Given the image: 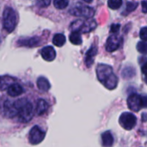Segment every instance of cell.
<instances>
[{"instance_id": "obj_1", "label": "cell", "mask_w": 147, "mask_h": 147, "mask_svg": "<svg viewBox=\"0 0 147 147\" xmlns=\"http://www.w3.org/2000/svg\"><path fill=\"white\" fill-rule=\"evenodd\" d=\"M96 75L98 80L108 90H115L117 87L118 78L114 73L113 69L110 65L105 64L98 65L96 68Z\"/></svg>"}, {"instance_id": "obj_2", "label": "cell", "mask_w": 147, "mask_h": 147, "mask_svg": "<svg viewBox=\"0 0 147 147\" xmlns=\"http://www.w3.org/2000/svg\"><path fill=\"white\" fill-rule=\"evenodd\" d=\"M15 102V106L17 110V117L22 122L29 121L34 115L33 104L26 98L19 99Z\"/></svg>"}, {"instance_id": "obj_3", "label": "cell", "mask_w": 147, "mask_h": 147, "mask_svg": "<svg viewBox=\"0 0 147 147\" xmlns=\"http://www.w3.org/2000/svg\"><path fill=\"white\" fill-rule=\"evenodd\" d=\"M16 23H17V18L15 10L10 7H6L3 14V24L4 29L7 32L11 33L15 29Z\"/></svg>"}, {"instance_id": "obj_4", "label": "cell", "mask_w": 147, "mask_h": 147, "mask_svg": "<svg viewBox=\"0 0 147 147\" xmlns=\"http://www.w3.org/2000/svg\"><path fill=\"white\" fill-rule=\"evenodd\" d=\"M96 27V22L92 19L89 20H78L73 22L71 24V29L76 32L81 33H89L95 29Z\"/></svg>"}, {"instance_id": "obj_5", "label": "cell", "mask_w": 147, "mask_h": 147, "mask_svg": "<svg viewBox=\"0 0 147 147\" xmlns=\"http://www.w3.org/2000/svg\"><path fill=\"white\" fill-rule=\"evenodd\" d=\"M70 13L72 16H75L91 18L95 14V10L91 7L82 5V4H78V5H75L74 7H72L70 9Z\"/></svg>"}, {"instance_id": "obj_6", "label": "cell", "mask_w": 147, "mask_h": 147, "mask_svg": "<svg viewBox=\"0 0 147 147\" xmlns=\"http://www.w3.org/2000/svg\"><path fill=\"white\" fill-rule=\"evenodd\" d=\"M120 124L126 130H132L137 124V117L132 114L124 112L120 116Z\"/></svg>"}, {"instance_id": "obj_7", "label": "cell", "mask_w": 147, "mask_h": 147, "mask_svg": "<svg viewBox=\"0 0 147 147\" xmlns=\"http://www.w3.org/2000/svg\"><path fill=\"white\" fill-rule=\"evenodd\" d=\"M44 138H45V132L38 126L33 127L29 131L28 140L32 145H38L41 143Z\"/></svg>"}, {"instance_id": "obj_8", "label": "cell", "mask_w": 147, "mask_h": 147, "mask_svg": "<svg viewBox=\"0 0 147 147\" xmlns=\"http://www.w3.org/2000/svg\"><path fill=\"white\" fill-rule=\"evenodd\" d=\"M128 108L134 112H138L142 109V98L141 96L136 93L131 94L127 98Z\"/></svg>"}, {"instance_id": "obj_9", "label": "cell", "mask_w": 147, "mask_h": 147, "mask_svg": "<svg viewBox=\"0 0 147 147\" xmlns=\"http://www.w3.org/2000/svg\"><path fill=\"white\" fill-rule=\"evenodd\" d=\"M121 44V38L116 35L115 34H113L110 35L106 42V50L109 53L116 51Z\"/></svg>"}, {"instance_id": "obj_10", "label": "cell", "mask_w": 147, "mask_h": 147, "mask_svg": "<svg viewBox=\"0 0 147 147\" xmlns=\"http://www.w3.org/2000/svg\"><path fill=\"white\" fill-rule=\"evenodd\" d=\"M3 113L9 118L17 116V110L15 106V102L11 101H5L3 103Z\"/></svg>"}, {"instance_id": "obj_11", "label": "cell", "mask_w": 147, "mask_h": 147, "mask_svg": "<svg viewBox=\"0 0 147 147\" xmlns=\"http://www.w3.org/2000/svg\"><path fill=\"white\" fill-rule=\"evenodd\" d=\"M40 54L43 59H45L46 61H49V62L53 61L56 57V52L54 48L50 46L43 47L40 51Z\"/></svg>"}, {"instance_id": "obj_12", "label": "cell", "mask_w": 147, "mask_h": 147, "mask_svg": "<svg viewBox=\"0 0 147 147\" xmlns=\"http://www.w3.org/2000/svg\"><path fill=\"white\" fill-rule=\"evenodd\" d=\"M23 91H24V90L21 85H19L18 84H14V83L11 84L7 89L8 94L12 97L19 96L20 95H22L23 93Z\"/></svg>"}, {"instance_id": "obj_13", "label": "cell", "mask_w": 147, "mask_h": 147, "mask_svg": "<svg viewBox=\"0 0 147 147\" xmlns=\"http://www.w3.org/2000/svg\"><path fill=\"white\" fill-rule=\"evenodd\" d=\"M97 53V48L95 46H92L85 54V65L87 67H90L94 62V58Z\"/></svg>"}, {"instance_id": "obj_14", "label": "cell", "mask_w": 147, "mask_h": 147, "mask_svg": "<svg viewBox=\"0 0 147 147\" xmlns=\"http://www.w3.org/2000/svg\"><path fill=\"white\" fill-rule=\"evenodd\" d=\"M102 144L104 147H111L114 145V137L109 131L102 134Z\"/></svg>"}, {"instance_id": "obj_15", "label": "cell", "mask_w": 147, "mask_h": 147, "mask_svg": "<svg viewBox=\"0 0 147 147\" xmlns=\"http://www.w3.org/2000/svg\"><path fill=\"white\" fill-rule=\"evenodd\" d=\"M37 87L41 91H48L51 88L50 82L45 78V77H40L37 79Z\"/></svg>"}, {"instance_id": "obj_16", "label": "cell", "mask_w": 147, "mask_h": 147, "mask_svg": "<svg viewBox=\"0 0 147 147\" xmlns=\"http://www.w3.org/2000/svg\"><path fill=\"white\" fill-rule=\"evenodd\" d=\"M47 109H48V103L45 100L40 99L37 102V104H36V109H35L36 114L39 115H43Z\"/></svg>"}, {"instance_id": "obj_17", "label": "cell", "mask_w": 147, "mask_h": 147, "mask_svg": "<svg viewBox=\"0 0 147 147\" xmlns=\"http://www.w3.org/2000/svg\"><path fill=\"white\" fill-rule=\"evenodd\" d=\"M40 43V40L36 37L34 38H29V39H26V40H20L18 41V44L23 47H32L34 46L39 45Z\"/></svg>"}, {"instance_id": "obj_18", "label": "cell", "mask_w": 147, "mask_h": 147, "mask_svg": "<svg viewBox=\"0 0 147 147\" xmlns=\"http://www.w3.org/2000/svg\"><path fill=\"white\" fill-rule=\"evenodd\" d=\"M14 83V79L9 77H0V90H7L8 87Z\"/></svg>"}, {"instance_id": "obj_19", "label": "cell", "mask_w": 147, "mask_h": 147, "mask_svg": "<svg viewBox=\"0 0 147 147\" xmlns=\"http://www.w3.org/2000/svg\"><path fill=\"white\" fill-rule=\"evenodd\" d=\"M53 43L56 47H62L65 43V36L63 34H56L53 38Z\"/></svg>"}, {"instance_id": "obj_20", "label": "cell", "mask_w": 147, "mask_h": 147, "mask_svg": "<svg viewBox=\"0 0 147 147\" xmlns=\"http://www.w3.org/2000/svg\"><path fill=\"white\" fill-rule=\"evenodd\" d=\"M70 41H71L73 45H80V44H82L81 34H80L79 32L73 31V32L70 34Z\"/></svg>"}, {"instance_id": "obj_21", "label": "cell", "mask_w": 147, "mask_h": 147, "mask_svg": "<svg viewBox=\"0 0 147 147\" xmlns=\"http://www.w3.org/2000/svg\"><path fill=\"white\" fill-rule=\"evenodd\" d=\"M108 5L112 9H117L122 5V0H108Z\"/></svg>"}, {"instance_id": "obj_22", "label": "cell", "mask_w": 147, "mask_h": 147, "mask_svg": "<svg viewBox=\"0 0 147 147\" xmlns=\"http://www.w3.org/2000/svg\"><path fill=\"white\" fill-rule=\"evenodd\" d=\"M68 3H69L68 0H53L54 6L59 9H62L66 8L68 6Z\"/></svg>"}, {"instance_id": "obj_23", "label": "cell", "mask_w": 147, "mask_h": 147, "mask_svg": "<svg viewBox=\"0 0 147 147\" xmlns=\"http://www.w3.org/2000/svg\"><path fill=\"white\" fill-rule=\"evenodd\" d=\"M138 6V3L137 2H127V6H126V9L124 10L125 14H129L130 12L134 11Z\"/></svg>"}, {"instance_id": "obj_24", "label": "cell", "mask_w": 147, "mask_h": 147, "mask_svg": "<svg viewBox=\"0 0 147 147\" xmlns=\"http://www.w3.org/2000/svg\"><path fill=\"white\" fill-rule=\"evenodd\" d=\"M137 50L142 54H147V41H140L137 44Z\"/></svg>"}, {"instance_id": "obj_25", "label": "cell", "mask_w": 147, "mask_h": 147, "mask_svg": "<svg viewBox=\"0 0 147 147\" xmlns=\"http://www.w3.org/2000/svg\"><path fill=\"white\" fill-rule=\"evenodd\" d=\"M123 77L126 78H130L132 77H134L135 75V70L133 69L132 67H127L123 70Z\"/></svg>"}, {"instance_id": "obj_26", "label": "cell", "mask_w": 147, "mask_h": 147, "mask_svg": "<svg viewBox=\"0 0 147 147\" xmlns=\"http://www.w3.org/2000/svg\"><path fill=\"white\" fill-rule=\"evenodd\" d=\"M140 37L143 41H147V27H144L140 29Z\"/></svg>"}, {"instance_id": "obj_27", "label": "cell", "mask_w": 147, "mask_h": 147, "mask_svg": "<svg viewBox=\"0 0 147 147\" xmlns=\"http://www.w3.org/2000/svg\"><path fill=\"white\" fill-rule=\"evenodd\" d=\"M51 0H37V5L41 8H46L49 6Z\"/></svg>"}, {"instance_id": "obj_28", "label": "cell", "mask_w": 147, "mask_h": 147, "mask_svg": "<svg viewBox=\"0 0 147 147\" xmlns=\"http://www.w3.org/2000/svg\"><path fill=\"white\" fill-rule=\"evenodd\" d=\"M121 28V24H113L110 28V32L112 34H116Z\"/></svg>"}, {"instance_id": "obj_29", "label": "cell", "mask_w": 147, "mask_h": 147, "mask_svg": "<svg viewBox=\"0 0 147 147\" xmlns=\"http://www.w3.org/2000/svg\"><path fill=\"white\" fill-rule=\"evenodd\" d=\"M142 98V109H147V96H141Z\"/></svg>"}, {"instance_id": "obj_30", "label": "cell", "mask_w": 147, "mask_h": 147, "mask_svg": "<svg viewBox=\"0 0 147 147\" xmlns=\"http://www.w3.org/2000/svg\"><path fill=\"white\" fill-rule=\"evenodd\" d=\"M142 5V11L144 13H147V1H143L141 3Z\"/></svg>"}, {"instance_id": "obj_31", "label": "cell", "mask_w": 147, "mask_h": 147, "mask_svg": "<svg viewBox=\"0 0 147 147\" xmlns=\"http://www.w3.org/2000/svg\"><path fill=\"white\" fill-rule=\"evenodd\" d=\"M141 71H142V72H143L145 75H147V62L146 63H145V64L142 65V67H141Z\"/></svg>"}, {"instance_id": "obj_32", "label": "cell", "mask_w": 147, "mask_h": 147, "mask_svg": "<svg viewBox=\"0 0 147 147\" xmlns=\"http://www.w3.org/2000/svg\"><path fill=\"white\" fill-rule=\"evenodd\" d=\"M145 82H146V84H147V75H146V77H145Z\"/></svg>"}, {"instance_id": "obj_33", "label": "cell", "mask_w": 147, "mask_h": 147, "mask_svg": "<svg viewBox=\"0 0 147 147\" xmlns=\"http://www.w3.org/2000/svg\"><path fill=\"white\" fill-rule=\"evenodd\" d=\"M84 1H85V2H87V3H91V2H92V0H84Z\"/></svg>"}]
</instances>
